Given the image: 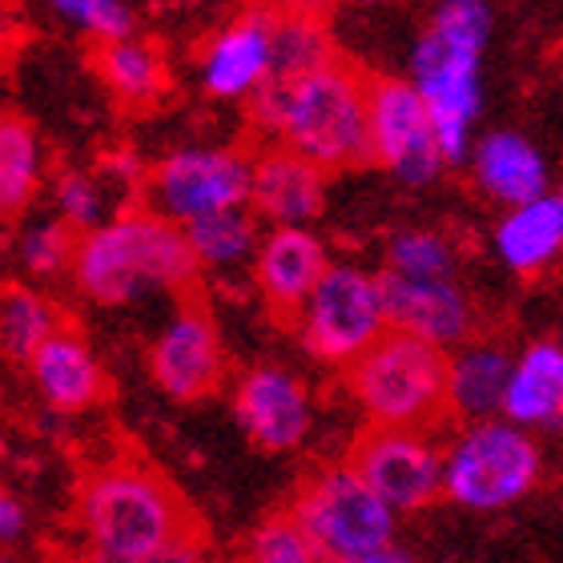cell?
I'll list each match as a JSON object with an SVG mask.
<instances>
[{
    "instance_id": "d4e9b609",
    "label": "cell",
    "mask_w": 563,
    "mask_h": 563,
    "mask_svg": "<svg viewBox=\"0 0 563 563\" xmlns=\"http://www.w3.org/2000/svg\"><path fill=\"white\" fill-rule=\"evenodd\" d=\"M48 177L45 141L16 109H0V218L33 210Z\"/></svg>"
},
{
    "instance_id": "83f0119b",
    "label": "cell",
    "mask_w": 563,
    "mask_h": 563,
    "mask_svg": "<svg viewBox=\"0 0 563 563\" xmlns=\"http://www.w3.org/2000/svg\"><path fill=\"white\" fill-rule=\"evenodd\" d=\"M383 274L407 282H431V278H459V250L443 230L411 225L390 234L383 250Z\"/></svg>"
},
{
    "instance_id": "d6a6232c",
    "label": "cell",
    "mask_w": 563,
    "mask_h": 563,
    "mask_svg": "<svg viewBox=\"0 0 563 563\" xmlns=\"http://www.w3.org/2000/svg\"><path fill=\"white\" fill-rule=\"evenodd\" d=\"M77 563H206V548H201V536H198V540L169 543V548H162V552H150V555H106V552H85Z\"/></svg>"
},
{
    "instance_id": "4dcf8cb0",
    "label": "cell",
    "mask_w": 563,
    "mask_h": 563,
    "mask_svg": "<svg viewBox=\"0 0 563 563\" xmlns=\"http://www.w3.org/2000/svg\"><path fill=\"white\" fill-rule=\"evenodd\" d=\"M48 9L65 24H73L81 36H89L93 45H109V41L137 33L133 9L125 0H48Z\"/></svg>"
},
{
    "instance_id": "ba28073f",
    "label": "cell",
    "mask_w": 563,
    "mask_h": 563,
    "mask_svg": "<svg viewBox=\"0 0 563 563\" xmlns=\"http://www.w3.org/2000/svg\"><path fill=\"white\" fill-rule=\"evenodd\" d=\"M290 327L314 363L346 371L390 330L383 271H371L363 262H334L290 318Z\"/></svg>"
},
{
    "instance_id": "9c48e42d",
    "label": "cell",
    "mask_w": 563,
    "mask_h": 563,
    "mask_svg": "<svg viewBox=\"0 0 563 563\" xmlns=\"http://www.w3.org/2000/svg\"><path fill=\"white\" fill-rule=\"evenodd\" d=\"M254 153L238 145H177L145 169L141 206L165 222L194 225L230 210H250Z\"/></svg>"
},
{
    "instance_id": "7a4b0ae2",
    "label": "cell",
    "mask_w": 563,
    "mask_h": 563,
    "mask_svg": "<svg viewBox=\"0 0 563 563\" xmlns=\"http://www.w3.org/2000/svg\"><path fill=\"white\" fill-rule=\"evenodd\" d=\"M487 0H439L411 48V77L431 109L446 165H463L483 113V57L492 41Z\"/></svg>"
},
{
    "instance_id": "ffe728a7",
    "label": "cell",
    "mask_w": 563,
    "mask_h": 563,
    "mask_svg": "<svg viewBox=\"0 0 563 563\" xmlns=\"http://www.w3.org/2000/svg\"><path fill=\"white\" fill-rule=\"evenodd\" d=\"M467 165L483 198L499 201L504 210L552 194V165L536 141L516 130H492L475 137Z\"/></svg>"
},
{
    "instance_id": "e0dca14e",
    "label": "cell",
    "mask_w": 563,
    "mask_h": 563,
    "mask_svg": "<svg viewBox=\"0 0 563 563\" xmlns=\"http://www.w3.org/2000/svg\"><path fill=\"white\" fill-rule=\"evenodd\" d=\"M383 286H387L390 330L415 334L446 354L475 339V302L459 278L407 282L383 274Z\"/></svg>"
},
{
    "instance_id": "7402d4cb",
    "label": "cell",
    "mask_w": 563,
    "mask_h": 563,
    "mask_svg": "<svg viewBox=\"0 0 563 563\" xmlns=\"http://www.w3.org/2000/svg\"><path fill=\"white\" fill-rule=\"evenodd\" d=\"M504 419L531 434H563V342L536 339L516 354Z\"/></svg>"
},
{
    "instance_id": "7c38bea8",
    "label": "cell",
    "mask_w": 563,
    "mask_h": 563,
    "mask_svg": "<svg viewBox=\"0 0 563 563\" xmlns=\"http://www.w3.org/2000/svg\"><path fill=\"white\" fill-rule=\"evenodd\" d=\"M230 407L250 443L266 455H290L310 439L314 399L298 371L282 363H254L234 378Z\"/></svg>"
},
{
    "instance_id": "52a82bcc",
    "label": "cell",
    "mask_w": 563,
    "mask_h": 563,
    "mask_svg": "<svg viewBox=\"0 0 563 563\" xmlns=\"http://www.w3.org/2000/svg\"><path fill=\"white\" fill-rule=\"evenodd\" d=\"M286 516L302 528L322 563H351L399 540V516L363 483L351 463H330L310 471Z\"/></svg>"
},
{
    "instance_id": "e575fe53",
    "label": "cell",
    "mask_w": 563,
    "mask_h": 563,
    "mask_svg": "<svg viewBox=\"0 0 563 563\" xmlns=\"http://www.w3.org/2000/svg\"><path fill=\"white\" fill-rule=\"evenodd\" d=\"M351 563H419V555L395 540V543H387V548H378V552H366V555H358V560H351Z\"/></svg>"
},
{
    "instance_id": "8d00e7d4",
    "label": "cell",
    "mask_w": 563,
    "mask_h": 563,
    "mask_svg": "<svg viewBox=\"0 0 563 563\" xmlns=\"http://www.w3.org/2000/svg\"><path fill=\"white\" fill-rule=\"evenodd\" d=\"M0 419H4V390H0Z\"/></svg>"
},
{
    "instance_id": "4fadbf2b",
    "label": "cell",
    "mask_w": 563,
    "mask_h": 563,
    "mask_svg": "<svg viewBox=\"0 0 563 563\" xmlns=\"http://www.w3.org/2000/svg\"><path fill=\"white\" fill-rule=\"evenodd\" d=\"M150 378L174 402H201L222 387L225 346L210 306L181 302L150 342Z\"/></svg>"
},
{
    "instance_id": "d590c367",
    "label": "cell",
    "mask_w": 563,
    "mask_h": 563,
    "mask_svg": "<svg viewBox=\"0 0 563 563\" xmlns=\"http://www.w3.org/2000/svg\"><path fill=\"white\" fill-rule=\"evenodd\" d=\"M271 12H318V0H254Z\"/></svg>"
},
{
    "instance_id": "44dd1931",
    "label": "cell",
    "mask_w": 563,
    "mask_h": 563,
    "mask_svg": "<svg viewBox=\"0 0 563 563\" xmlns=\"http://www.w3.org/2000/svg\"><path fill=\"white\" fill-rule=\"evenodd\" d=\"M516 354L504 342L471 339L446 354V415L459 422L499 419Z\"/></svg>"
},
{
    "instance_id": "3957f363",
    "label": "cell",
    "mask_w": 563,
    "mask_h": 563,
    "mask_svg": "<svg viewBox=\"0 0 563 563\" xmlns=\"http://www.w3.org/2000/svg\"><path fill=\"white\" fill-rule=\"evenodd\" d=\"M69 278L89 302L130 306L150 294H186L201 271L181 225L165 222L150 206H133L81 234Z\"/></svg>"
},
{
    "instance_id": "484cf974",
    "label": "cell",
    "mask_w": 563,
    "mask_h": 563,
    "mask_svg": "<svg viewBox=\"0 0 563 563\" xmlns=\"http://www.w3.org/2000/svg\"><path fill=\"white\" fill-rule=\"evenodd\" d=\"M60 327L65 318L48 294L21 282L0 286V358L24 366Z\"/></svg>"
},
{
    "instance_id": "d6986e66",
    "label": "cell",
    "mask_w": 563,
    "mask_h": 563,
    "mask_svg": "<svg viewBox=\"0 0 563 563\" xmlns=\"http://www.w3.org/2000/svg\"><path fill=\"white\" fill-rule=\"evenodd\" d=\"M36 399L57 415H85L101 407L109 395V375L97 358L93 342L81 330L60 327L41 351L24 363Z\"/></svg>"
},
{
    "instance_id": "4316f807",
    "label": "cell",
    "mask_w": 563,
    "mask_h": 563,
    "mask_svg": "<svg viewBox=\"0 0 563 563\" xmlns=\"http://www.w3.org/2000/svg\"><path fill=\"white\" fill-rule=\"evenodd\" d=\"M189 254L201 274H238L254 266L262 242V222L254 210H230L206 222L186 225Z\"/></svg>"
},
{
    "instance_id": "836d02e7",
    "label": "cell",
    "mask_w": 563,
    "mask_h": 563,
    "mask_svg": "<svg viewBox=\"0 0 563 563\" xmlns=\"http://www.w3.org/2000/svg\"><path fill=\"white\" fill-rule=\"evenodd\" d=\"M29 531V511H24V504L16 499V495L4 487V479H0V548L4 543H16Z\"/></svg>"
},
{
    "instance_id": "8fae6325",
    "label": "cell",
    "mask_w": 563,
    "mask_h": 563,
    "mask_svg": "<svg viewBox=\"0 0 563 563\" xmlns=\"http://www.w3.org/2000/svg\"><path fill=\"white\" fill-rule=\"evenodd\" d=\"M371 162L402 186H431L446 169L431 109L407 77H371Z\"/></svg>"
},
{
    "instance_id": "ac0fdd59",
    "label": "cell",
    "mask_w": 563,
    "mask_h": 563,
    "mask_svg": "<svg viewBox=\"0 0 563 563\" xmlns=\"http://www.w3.org/2000/svg\"><path fill=\"white\" fill-rule=\"evenodd\" d=\"M330 174L286 145H262L254 153L250 210L266 225H314L327 210Z\"/></svg>"
},
{
    "instance_id": "30bf717a",
    "label": "cell",
    "mask_w": 563,
    "mask_h": 563,
    "mask_svg": "<svg viewBox=\"0 0 563 563\" xmlns=\"http://www.w3.org/2000/svg\"><path fill=\"white\" fill-rule=\"evenodd\" d=\"M346 463L395 516H415L443 499V443L431 431L366 427Z\"/></svg>"
},
{
    "instance_id": "277c9868",
    "label": "cell",
    "mask_w": 563,
    "mask_h": 563,
    "mask_svg": "<svg viewBox=\"0 0 563 563\" xmlns=\"http://www.w3.org/2000/svg\"><path fill=\"white\" fill-rule=\"evenodd\" d=\"M73 519L85 552L150 555L169 543L198 540V523L181 492L137 459H113L89 471L73 499Z\"/></svg>"
},
{
    "instance_id": "f546056e",
    "label": "cell",
    "mask_w": 563,
    "mask_h": 563,
    "mask_svg": "<svg viewBox=\"0 0 563 563\" xmlns=\"http://www.w3.org/2000/svg\"><path fill=\"white\" fill-rule=\"evenodd\" d=\"M81 234L69 230L57 213L48 218H29L16 230V262L36 278H57L73 271V254H77Z\"/></svg>"
},
{
    "instance_id": "1f68e13d",
    "label": "cell",
    "mask_w": 563,
    "mask_h": 563,
    "mask_svg": "<svg viewBox=\"0 0 563 563\" xmlns=\"http://www.w3.org/2000/svg\"><path fill=\"white\" fill-rule=\"evenodd\" d=\"M230 563H322V560H318V552L302 536V528L286 511H278V516L262 519L258 528H254V536L246 540V548Z\"/></svg>"
},
{
    "instance_id": "8992f818",
    "label": "cell",
    "mask_w": 563,
    "mask_h": 563,
    "mask_svg": "<svg viewBox=\"0 0 563 563\" xmlns=\"http://www.w3.org/2000/svg\"><path fill=\"white\" fill-rule=\"evenodd\" d=\"M543 479L540 439L511 419L459 422L443 443V499L446 504L492 516L523 504Z\"/></svg>"
},
{
    "instance_id": "f1b7e54d",
    "label": "cell",
    "mask_w": 563,
    "mask_h": 563,
    "mask_svg": "<svg viewBox=\"0 0 563 563\" xmlns=\"http://www.w3.org/2000/svg\"><path fill=\"white\" fill-rule=\"evenodd\" d=\"M334 57L318 12H274V77H298Z\"/></svg>"
},
{
    "instance_id": "6da1fadb",
    "label": "cell",
    "mask_w": 563,
    "mask_h": 563,
    "mask_svg": "<svg viewBox=\"0 0 563 563\" xmlns=\"http://www.w3.org/2000/svg\"><path fill=\"white\" fill-rule=\"evenodd\" d=\"M246 118L266 145L302 153L327 174L371 162V77L342 57L298 77H274L246 101Z\"/></svg>"
},
{
    "instance_id": "5bb4252c",
    "label": "cell",
    "mask_w": 563,
    "mask_h": 563,
    "mask_svg": "<svg viewBox=\"0 0 563 563\" xmlns=\"http://www.w3.org/2000/svg\"><path fill=\"white\" fill-rule=\"evenodd\" d=\"M274 81V12L250 4L198 53V85L213 101H254Z\"/></svg>"
},
{
    "instance_id": "74e56055",
    "label": "cell",
    "mask_w": 563,
    "mask_h": 563,
    "mask_svg": "<svg viewBox=\"0 0 563 563\" xmlns=\"http://www.w3.org/2000/svg\"><path fill=\"white\" fill-rule=\"evenodd\" d=\"M560 206H563V189H560Z\"/></svg>"
},
{
    "instance_id": "5b68a950",
    "label": "cell",
    "mask_w": 563,
    "mask_h": 563,
    "mask_svg": "<svg viewBox=\"0 0 563 563\" xmlns=\"http://www.w3.org/2000/svg\"><path fill=\"white\" fill-rule=\"evenodd\" d=\"M342 383L366 427L434 431L446 419V351L402 330H387L363 358H354Z\"/></svg>"
},
{
    "instance_id": "9a60e30c",
    "label": "cell",
    "mask_w": 563,
    "mask_h": 563,
    "mask_svg": "<svg viewBox=\"0 0 563 563\" xmlns=\"http://www.w3.org/2000/svg\"><path fill=\"white\" fill-rule=\"evenodd\" d=\"M334 266L327 238L314 225H266L250 266L254 290L278 318H294Z\"/></svg>"
},
{
    "instance_id": "2e32d148",
    "label": "cell",
    "mask_w": 563,
    "mask_h": 563,
    "mask_svg": "<svg viewBox=\"0 0 563 563\" xmlns=\"http://www.w3.org/2000/svg\"><path fill=\"white\" fill-rule=\"evenodd\" d=\"M145 169L150 165H137L133 153H109L93 165H69L53 177V213L69 230L89 234L97 225L113 222L118 213L141 206Z\"/></svg>"
},
{
    "instance_id": "cb8c5ba5",
    "label": "cell",
    "mask_w": 563,
    "mask_h": 563,
    "mask_svg": "<svg viewBox=\"0 0 563 563\" xmlns=\"http://www.w3.org/2000/svg\"><path fill=\"white\" fill-rule=\"evenodd\" d=\"M93 69L109 89V97L121 109H133V113L162 106L165 93H169V60L153 41H145L137 33L109 41V45H97Z\"/></svg>"
},
{
    "instance_id": "603a6c76",
    "label": "cell",
    "mask_w": 563,
    "mask_h": 563,
    "mask_svg": "<svg viewBox=\"0 0 563 563\" xmlns=\"http://www.w3.org/2000/svg\"><path fill=\"white\" fill-rule=\"evenodd\" d=\"M495 258L519 278H536V274L552 271L563 258V206L560 194L523 201L504 210V218L492 230Z\"/></svg>"
}]
</instances>
